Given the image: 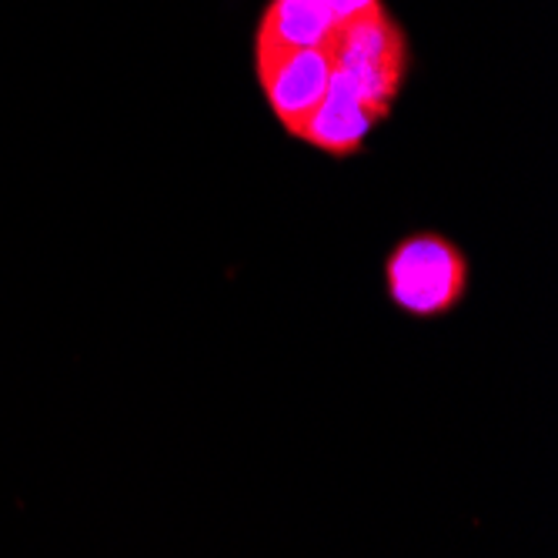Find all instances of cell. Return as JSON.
Here are the masks:
<instances>
[{"label":"cell","instance_id":"4","mask_svg":"<svg viewBox=\"0 0 558 558\" xmlns=\"http://www.w3.org/2000/svg\"><path fill=\"white\" fill-rule=\"evenodd\" d=\"M378 121L381 118L362 97V90L348 81V74H341L335 68L318 111L308 118V124L301 128L298 141L325 150V155H331V158H348V155H359V150L365 147L368 134L375 131Z\"/></svg>","mask_w":558,"mask_h":558},{"label":"cell","instance_id":"1","mask_svg":"<svg viewBox=\"0 0 558 558\" xmlns=\"http://www.w3.org/2000/svg\"><path fill=\"white\" fill-rule=\"evenodd\" d=\"M472 284L469 255L441 231L401 238L385 258V294L409 318H441L465 301Z\"/></svg>","mask_w":558,"mask_h":558},{"label":"cell","instance_id":"5","mask_svg":"<svg viewBox=\"0 0 558 558\" xmlns=\"http://www.w3.org/2000/svg\"><path fill=\"white\" fill-rule=\"evenodd\" d=\"M338 27L322 0H271L255 34V47L301 50L328 47Z\"/></svg>","mask_w":558,"mask_h":558},{"label":"cell","instance_id":"3","mask_svg":"<svg viewBox=\"0 0 558 558\" xmlns=\"http://www.w3.org/2000/svg\"><path fill=\"white\" fill-rule=\"evenodd\" d=\"M255 68H258L262 90L268 97V108L284 124V131L298 137L328 90L335 71L331 44L301 47V50L255 47Z\"/></svg>","mask_w":558,"mask_h":558},{"label":"cell","instance_id":"2","mask_svg":"<svg viewBox=\"0 0 558 558\" xmlns=\"http://www.w3.org/2000/svg\"><path fill=\"white\" fill-rule=\"evenodd\" d=\"M331 58L385 121L409 74V37L385 4L341 27L331 40Z\"/></svg>","mask_w":558,"mask_h":558},{"label":"cell","instance_id":"6","mask_svg":"<svg viewBox=\"0 0 558 558\" xmlns=\"http://www.w3.org/2000/svg\"><path fill=\"white\" fill-rule=\"evenodd\" d=\"M322 4L328 8L335 27L341 31V27H348L351 21H359V17H365V14L378 11V8H381V0H322Z\"/></svg>","mask_w":558,"mask_h":558}]
</instances>
